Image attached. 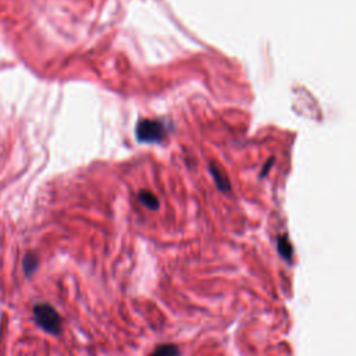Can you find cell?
<instances>
[{
	"label": "cell",
	"mask_w": 356,
	"mask_h": 356,
	"mask_svg": "<svg viewBox=\"0 0 356 356\" xmlns=\"http://www.w3.org/2000/svg\"><path fill=\"white\" fill-rule=\"evenodd\" d=\"M33 320L38 327L50 335H58L63 328V320L58 312L49 303H35L32 307Z\"/></svg>",
	"instance_id": "obj_1"
},
{
	"label": "cell",
	"mask_w": 356,
	"mask_h": 356,
	"mask_svg": "<svg viewBox=\"0 0 356 356\" xmlns=\"http://www.w3.org/2000/svg\"><path fill=\"white\" fill-rule=\"evenodd\" d=\"M165 135V128L156 120H140L136 125V139L145 143L161 142Z\"/></svg>",
	"instance_id": "obj_2"
},
{
	"label": "cell",
	"mask_w": 356,
	"mask_h": 356,
	"mask_svg": "<svg viewBox=\"0 0 356 356\" xmlns=\"http://www.w3.org/2000/svg\"><path fill=\"white\" fill-rule=\"evenodd\" d=\"M277 250H278L280 256L284 260H286L288 263H292L293 248H292V243L289 242V239H288V236L285 234L278 236V239H277Z\"/></svg>",
	"instance_id": "obj_3"
},
{
	"label": "cell",
	"mask_w": 356,
	"mask_h": 356,
	"mask_svg": "<svg viewBox=\"0 0 356 356\" xmlns=\"http://www.w3.org/2000/svg\"><path fill=\"white\" fill-rule=\"evenodd\" d=\"M39 267V259L35 253L32 252H28L25 253V256L22 257V271L25 274L26 278H29L31 275H33L36 273Z\"/></svg>",
	"instance_id": "obj_4"
},
{
	"label": "cell",
	"mask_w": 356,
	"mask_h": 356,
	"mask_svg": "<svg viewBox=\"0 0 356 356\" xmlns=\"http://www.w3.org/2000/svg\"><path fill=\"white\" fill-rule=\"evenodd\" d=\"M149 356H181V350L174 343H160Z\"/></svg>",
	"instance_id": "obj_5"
},
{
	"label": "cell",
	"mask_w": 356,
	"mask_h": 356,
	"mask_svg": "<svg viewBox=\"0 0 356 356\" xmlns=\"http://www.w3.org/2000/svg\"><path fill=\"white\" fill-rule=\"evenodd\" d=\"M139 202L146 206L150 210H157L159 209V199L149 191H140L138 195Z\"/></svg>",
	"instance_id": "obj_6"
},
{
	"label": "cell",
	"mask_w": 356,
	"mask_h": 356,
	"mask_svg": "<svg viewBox=\"0 0 356 356\" xmlns=\"http://www.w3.org/2000/svg\"><path fill=\"white\" fill-rule=\"evenodd\" d=\"M211 174H213V177H214V179H216V182H217V185L220 186V189L221 191H227V189H229V182H228V179L222 175V172L217 168H214V167H211Z\"/></svg>",
	"instance_id": "obj_7"
}]
</instances>
